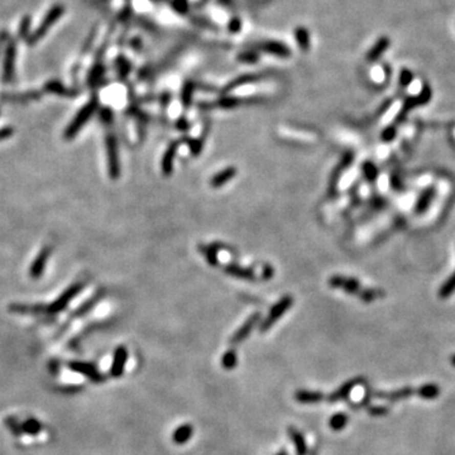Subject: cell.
I'll list each match as a JSON object with an SVG mask.
<instances>
[{"instance_id": "cell-4", "label": "cell", "mask_w": 455, "mask_h": 455, "mask_svg": "<svg viewBox=\"0 0 455 455\" xmlns=\"http://www.w3.org/2000/svg\"><path fill=\"white\" fill-rule=\"evenodd\" d=\"M105 147H106L109 176L115 180L118 179L120 175V165H119V155H118L117 138H115L113 133L106 134V138H105Z\"/></svg>"}, {"instance_id": "cell-19", "label": "cell", "mask_w": 455, "mask_h": 455, "mask_svg": "<svg viewBox=\"0 0 455 455\" xmlns=\"http://www.w3.org/2000/svg\"><path fill=\"white\" fill-rule=\"evenodd\" d=\"M14 72V47L13 45L10 46L9 50L7 51V57L4 62V80L9 81Z\"/></svg>"}, {"instance_id": "cell-6", "label": "cell", "mask_w": 455, "mask_h": 455, "mask_svg": "<svg viewBox=\"0 0 455 455\" xmlns=\"http://www.w3.org/2000/svg\"><path fill=\"white\" fill-rule=\"evenodd\" d=\"M69 368L74 372L82 374L83 377H86L88 379H90L91 382H95V383H101L105 381V377L103 373L98 370L95 364L88 362H79V360H75V362L69 363Z\"/></svg>"}, {"instance_id": "cell-20", "label": "cell", "mask_w": 455, "mask_h": 455, "mask_svg": "<svg viewBox=\"0 0 455 455\" xmlns=\"http://www.w3.org/2000/svg\"><path fill=\"white\" fill-rule=\"evenodd\" d=\"M238 364V355L235 349H229L222 357V367L227 371H231Z\"/></svg>"}, {"instance_id": "cell-15", "label": "cell", "mask_w": 455, "mask_h": 455, "mask_svg": "<svg viewBox=\"0 0 455 455\" xmlns=\"http://www.w3.org/2000/svg\"><path fill=\"white\" fill-rule=\"evenodd\" d=\"M295 398L300 403H317L324 400V395L317 391H309V389H300L295 393Z\"/></svg>"}, {"instance_id": "cell-28", "label": "cell", "mask_w": 455, "mask_h": 455, "mask_svg": "<svg viewBox=\"0 0 455 455\" xmlns=\"http://www.w3.org/2000/svg\"><path fill=\"white\" fill-rule=\"evenodd\" d=\"M13 136V129L12 128H3L0 129V141H4L8 139L9 137Z\"/></svg>"}, {"instance_id": "cell-23", "label": "cell", "mask_w": 455, "mask_h": 455, "mask_svg": "<svg viewBox=\"0 0 455 455\" xmlns=\"http://www.w3.org/2000/svg\"><path fill=\"white\" fill-rule=\"evenodd\" d=\"M20 426L21 432H26L28 435H37L42 430V424L36 419H28Z\"/></svg>"}, {"instance_id": "cell-25", "label": "cell", "mask_w": 455, "mask_h": 455, "mask_svg": "<svg viewBox=\"0 0 455 455\" xmlns=\"http://www.w3.org/2000/svg\"><path fill=\"white\" fill-rule=\"evenodd\" d=\"M201 249L204 250V254L206 255V259H207V262H209V265L216 266L218 265L216 248H215V247H203Z\"/></svg>"}, {"instance_id": "cell-8", "label": "cell", "mask_w": 455, "mask_h": 455, "mask_svg": "<svg viewBox=\"0 0 455 455\" xmlns=\"http://www.w3.org/2000/svg\"><path fill=\"white\" fill-rule=\"evenodd\" d=\"M126 360H128V351L125 346L120 345L115 349L114 355H113L112 367H110V376L113 378H119L123 376L125 370Z\"/></svg>"}, {"instance_id": "cell-10", "label": "cell", "mask_w": 455, "mask_h": 455, "mask_svg": "<svg viewBox=\"0 0 455 455\" xmlns=\"http://www.w3.org/2000/svg\"><path fill=\"white\" fill-rule=\"evenodd\" d=\"M62 12H63L62 7L53 8V9L51 10L50 13H48L47 17L45 18L43 23L38 27V29H37V31L34 32V34H33V36H32V42H36L37 39L39 38V37H42L43 34H45L46 32H47V29L50 28V27L52 26L53 23H55L56 19H57V18L60 17L61 14H62Z\"/></svg>"}, {"instance_id": "cell-12", "label": "cell", "mask_w": 455, "mask_h": 455, "mask_svg": "<svg viewBox=\"0 0 455 455\" xmlns=\"http://www.w3.org/2000/svg\"><path fill=\"white\" fill-rule=\"evenodd\" d=\"M179 142H175V143L169 144V147L167 148L165 152V156L162 158V171L166 176H169L174 171V160L176 157L177 148H179Z\"/></svg>"}, {"instance_id": "cell-29", "label": "cell", "mask_w": 455, "mask_h": 455, "mask_svg": "<svg viewBox=\"0 0 455 455\" xmlns=\"http://www.w3.org/2000/svg\"><path fill=\"white\" fill-rule=\"evenodd\" d=\"M201 142H199V141H190V147H191V150H192V153L193 155H199V153H200V150H201Z\"/></svg>"}, {"instance_id": "cell-27", "label": "cell", "mask_w": 455, "mask_h": 455, "mask_svg": "<svg viewBox=\"0 0 455 455\" xmlns=\"http://www.w3.org/2000/svg\"><path fill=\"white\" fill-rule=\"evenodd\" d=\"M368 411H370V414L372 416H383V415L388 413V408L382 407V406H374V407H371Z\"/></svg>"}, {"instance_id": "cell-1", "label": "cell", "mask_w": 455, "mask_h": 455, "mask_svg": "<svg viewBox=\"0 0 455 455\" xmlns=\"http://www.w3.org/2000/svg\"><path fill=\"white\" fill-rule=\"evenodd\" d=\"M98 109V100L96 99H91L85 106L80 110L79 113L76 114V117L74 118L71 123L67 125L66 131H64V138L66 139H72L79 134V132L85 126L88 120L93 117L94 113L96 112Z\"/></svg>"}, {"instance_id": "cell-2", "label": "cell", "mask_w": 455, "mask_h": 455, "mask_svg": "<svg viewBox=\"0 0 455 455\" xmlns=\"http://www.w3.org/2000/svg\"><path fill=\"white\" fill-rule=\"evenodd\" d=\"M329 285L331 287H335V289H343L345 290L346 292H351L354 293V295H358V292H362L360 295V298L364 301H372L376 300L377 298V292L373 290H364L362 291L360 290L359 286V282L357 279H353V278H346V277H341V276H334L331 277Z\"/></svg>"}, {"instance_id": "cell-22", "label": "cell", "mask_w": 455, "mask_h": 455, "mask_svg": "<svg viewBox=\"0 0 455 455\" xmlns=\"http://www.w3.org/2000/svg\"><path fill=\"white\" fill-rule=\"evenodd\" d=\"M348 420H349L348 416H346L345 414L343 413L335 414L334 416H331V419L329 420L330 429L334 430V431H340V430H343L344 427L346 426Z\"/></svg>"}, {"instance_id": "cell-32", "label": "cell", "mask_w": 455, "mask_h": 455, "mask_svg": "<svg viewBox=\"0 0 455 455\" xmlns=\"http://www.w3.org/2000/svg\"><path fill=\"white\" fill-rule=\"evenodd\" d=\"M451 363H453V365L455 367V355H454L453 358H451Z\"/></svg>"}, {"instance_id": "cell-31", "label": "cell", "mask_w": 455, "mask_h": 455, "mask_svg": "<svg viewBox=\"0 0 455 455\" xmlns=\"http://www.w3.org/2000/svg\"><path fill=\"white\" fill-rule=\"evenodd\" d=\"M276 455H289V453H287L286 450H281V451H278V453H277Z\"/></svg>"}, {"instance_id": "cell-3", "label": "cell", "mask_w": 455, "mask_h": 455, "mask_svg": "<svg viewBox=\"0 0 455 455\" xmlns=\"http://www.w3.org/2000/svg\"><path fill=\"white\" fill-rule=\"evenodd\" d=\"M292 304L293 300L291 296H285V297H282L281 300H279L278 302L269 310L267 317H266V319L259 324L261 333H266V331L271 329V328L276 324L277 320L281 319V317L285 315V312L292 306Z\"/></svg>"}, {"instance_id": "cell-18", "label": "cell", "mask_w": 455, "mask_h": 455, "mask_svg": "<svg viewBox=\"0 0 455 455\" xmlns=\"http://www.w3.org/2000/svg\"><path fill=\"white\" fill-rule=\"evenodd\" d=\"M225 272L230 276L236 277V278L242 279H253L254 278V273L248 268H243L241 266L236 265H229L225 267Z\"/></svg>"}, {"instance_id": "cell-21", "label": "cell", "mask_w": 455, "mask_h": 455, "mask_svg": "<svg viewBox=\"0 0 455 455\" xmlns=\"http://www.w3.org/2000/svg\"><path fill=\"white\" fill-rule=\"evenodd\" d=\"M415 393L420 397L426 398V400H432V398L438 397L439 393H440V388L436 384H424L420 388H417Z\"/></svg>"}, {"instance_id": "cell-9", "label": "cell", "mask_w": 455, "mask_h": 455, "mask_svg": "<svg viewBox=\"0 0 455 455\" xmlns=\"http://www.w3.org/2000/svg\"><path fill=\"white\" fill-rule=\"evenodd\" d=\"M51 250L52 249H51L50 247H45V248L39 252V254L37 255L36 259L33 261L31 268H29V276H31L32 278L37 279L39 278V277H42L46 266H47L48 258H50L51 255Z\"/></svg>"}, {"instance_id": "cell-7", "label": "cell", "mask_w": 455, "mask_h": 455, "mask_svg": "<svg viewBox=\"0 0 455 455\" xmlns=\"http://www.w3.org/2000/svg\"><path fill=\"white\" fill-rule=\"evenodd\" d=\"M259 320H261L259 312H255V314L250 315L248 319L246 320V322H244V324L235 331V334L231 336L230 339L231 344H239L243 340H246V339L249 336V334L252 333V330L257 327Z\"/></svg>"}, {"instance_id": "cell-26", "label": "cell", "mask_w": 455, "mask_h": 455, "mask_svg": "<svg viewBox=\"0 0 455 455\" xmlns=\"http://www.w3.org/2000/svg\"><path fill=\"white\" fill-rule=\"evenodd\" d=\"M7 424H8V427H9V429L12 430L15 435L19 436V434L21 432V426L19 424H18L17 421H15L14 419H8Z\"/></svg>"}, {"instance_id": "cell-13", "label": "cell", "mask_w": 455, "mask_h": 455, "mask_svg": "<svg viewBox=\"0 0 455 455\" xmlns=\"http://www.w3.org/2000/svg\"><path fill=\"white\" fill-rule=\"evenodd\" d=\"M193 435V426L190 424H184L177 427L172 434V440L177 445H184L186 444Z\"/></svg>"}, {"instance_id": "cell-17", "label": "cell", "mask_w": 455, "mask_h": 455, "mask_svg": "<svg viewBox=\"0 0 455 455\" xmlns=\"http://www.w3.org/2000/svg\"><path fill=\"white\" fill-rule=\"evenodd\" d=\"M414 391L411 387H406V388H401L398 391L395 392H376L374 396L378 398H384V400H389V401H398V400H402V398H407L410 396L414 395Z\"/></svg>"}, {"instance_id": "cell-16", "label": "cell", "mask_w": 455, "mask_h": 455, "mask_svg": "<svg viewBox=\"0 0 455 455\" xmlns=\"http://www.w3.org/2000/svg\"><path fill=\"white\" fill-rule=\"evenodd\" d=\"M236 175V169L234 167H229V168H225L224 171H220L219 174L215 175L211 180H210V185L211 187H222L223 185H225L229 180L234 179Z\"/></svg>"}, {"instance_id": "cell-14", "label": "cell", "mask_w": 455, "mask_h": 455, "mask_svg": "<svg viewBox=\"0 0 455 455\" xmlns=\"http://www.w3.org/2000/svg\"><path fill=\"white\" fill-rule=\"evenodd\" d=\"M289 436L291 439V441L293 443L296 448V453L297 455H306L308 454V444H306L305 438L304 435L298 431L297 429L295 427H289Z\"/></svg>"}, {"instance_id": "cell-5", "label": "cell", "mask_w": 455, "mask_h": 455, "mask_svg": "<svg viewBox=\"0 0 455 455\" xmlns=\"http://www.w3.org/2000/svg\"><path fill=\"white\" fill-rule=\"evenodd\" d=\"M82 287H83V285L80 284V282H77V284L72 285L71 287H69V289L64 291L60 297L56 298V300L53 301L50 306H48L47 308L48 314H58V312L63 311L64 309L67 308V305H69V304L71 302L75 297H76L77 293H80V291L82 290Z\"/></svg>"}, {"instance_id": "cell-24", "label": "cell", "mask_w": 455, "mask_h": 455, "mask_svg": "<svg viewBox=\"0 0 455 455\" xmlns=\"http://www.w3.org/2000/svg\"><path fill=\"white\" fill-rule=\"evenodd\" d=\"M454 291H455V273L448 279V282H446V284L441 287L440 297L441 298L449 297V296H450Z\"/></svg>"}, {"instance_id": "cell-30", "label": "cell", "mask_w": 455, "mask_h": 455, "mask_svg": "<svg viewBox=\"0 0 455 455\" xmlns=\"http://www.w3.org/2000/svg\"><path fill=\"white\" fill-rule=\"evenodd\" d=\"M101 118H103L105 123H109L110 120H112V112H110L109 109H104L103 112H101Z\"/></svg>"}, {"instance_id": "cell-11", "label": "cell", "mask_w": 455, "mask_h": 455, "mask_svg": "<svg viewBox=\"0 0 455 455\" xmlns=\"http://www.w3.org/2000/svg\"><path fill=\"white\" fill-rule=\"evenodd\" d=\"M362 382H363V378H355V379H352V381L346 382V383H344L340 388H338L335 392L331 393V395L329 396V398H328V401H329V402H336V401L344 400V398H346L349 395H351L352 389L354 388L357 384L362 383Z\"/></svg>"}]
</instances>
